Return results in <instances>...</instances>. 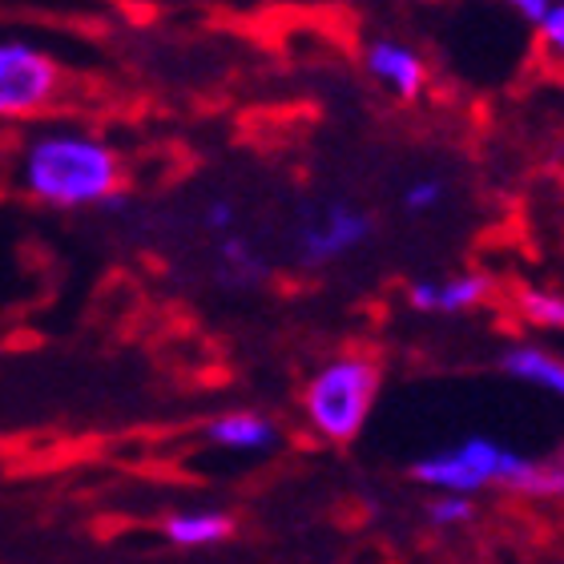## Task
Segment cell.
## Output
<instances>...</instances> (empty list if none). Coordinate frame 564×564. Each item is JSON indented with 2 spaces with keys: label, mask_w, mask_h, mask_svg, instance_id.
Listing matches in <instances>:
<instances>
[{
  "label": "cell",
  "mask_w": 564,
  "mask_h": 564,
  "mask_svg": "<svg viewBox=\"0 0 564 564\" xmlns=\"http://www.w3.org/2000/svg\"><path fill=\"white\" fill-rule=\"evenodd\" d=\"M444 182H440V177H415L412 186L403 189V206H408V210L412 214H432L435 206H440V202H444Z\"/></svg>",
  "instance_id": "2e32d148"
},
{
  "label": "cell",
  "mask_w": 564,
  "mask_h": 564,
  "mask_svg": "<svg viewBox=\"0 0 564 564\" xmlns=\"http://www.w3.org/2000/svg\"><path fill=\"white\" fill-rule=\"evenodd\" d=\"M492 294V279L488 274H447V279H420L408 291V303L423 315H464L476 311Z\"/></svg>",
  "instance_id": "52a82bcc"
},
{
  "label": "cell",
  "mask_w": 564,
  "mask_h": 564,
  "mask_svg": "<svg viewBox=\"0 0 564 564\" xmlns=\"http://www.w3.org/2000/svg\"><path fill=\"white\" fill-rule=\"evenodd\" d=\"M383 367L364 351H343L318 367L303 388V415L327 444H351L376 408Z\"/></svg>",
  "instance_id": "7a4b0ae2"
},
{
  "label": "cell",
  "mask_w": 564,
  "mask_h": 564,
  "mask_svg": "<svg viewBox=\"0 0 564 564\" xmlns=\"http://www.w3.org/2000/svg\"><path fill=\"white\" fill-rule=\"evenodd\" d=\"M520 496H564V447L529 459V471L520 480Z\"/></svg>",
  "instance_id": "8fae6325"
},
{
  "label": "cell",
  "mask_w": 564,
  "mask_h": 564,
  "mask_svg": "<svg viewBox=\"0 0 564 564\" xmlns=\"http://www.w3.org/2000/svg\"><path fill=\"white\" fill-rule=\"evenodd\" d=\"M536 36H541L544 57L564 69V0H553V9H549V17L541 21Z\"/></svg>",
  "instance_id": "9a60e30c"
},
{
  "label": "cell",
  "mask_w": 564,
  "mask_h": 564,
  "mask_svg": "<svg viewBox=\"0 0 564 564\" xmlns=\"http://www.w3.org/2000/svg\"><path fill=\"white\" fill-rule=\"evenodd\" d=\"M218 259H223L226 279H235V282H250L254 274H262V262H259V254H254V247H250L247 238H238V235L223 238Z\"/></svg>",
  "instance_id": "4fadbf2b"
},
{
  "label": "cell",
  "mask_w": 564,
  "mask_h": 564,
  "mask_svg": "<svg viewBox=\"0 0 564 564\" xmlns=\"http://www.w3.org/2000/svg\"><path fill=\"white\" fill-rule=\"evenodd\" d=\"M532 456H520L512 447L471 435L452 447H440L432 456L415 459V484L432 488L435 496H476L484 488H508L520 492V480L529 471Z\"/></svg>",
  "instance_id": "3957f363"
},
{
  "label": "cell",
  "mask_w": 564,
  "mask_h": 564,
  "mask_svg": "<svg viewBox=\"0 0 564 564\" xmlns=\"http://www.w3.org/2000/svg\"><path fill=\"white\" fill-rule=\"evenodd\" d=\"M520 311H524V318H529L532 327L564 330V294L529 286V291H520Z\"/></svg>",
  "instance_id": "7c38bea8"
},
{
  "label": "cell",
  "mask_w": 564,
  "mask_h": 564,
  "mask_svg": "<svg viewBox=\"0 0 564 564\" xmlns=\"http://www.w3.org/2000/svg\"><path fill=\"white\" fill-rule=\"evenodd\" d=\"M206 440L223 452H242V456H259L279 444V427L259 412H226L206 423Z\"/></svg>",
  "instance_id": "ba28073f"
},
{
  "label": "cell",
  "mask_w": 564,
  "mask_h": 564,
  "mask_svg": "<svg viewBox=\"0 0 564 564\" xmlns=\"http://www.w3.org/2000/svg\"><path fill=\"white\" fill-rule=\"evenodd\" d=\"M505 4L517 12L524 24H532V29H541V21L549 17V9H553V0H505Z\"/></svg>",
  "instance_id": "e0dca14e"
},
{
  "label": "cell",
  "mask_w": 564,
  "mask_h": 564,
  "mask_svg": "<svg viewBox=\"0 0 564 564\" xmlns=\"http://www.w3.org/2000/svg\"><path fill=\"white\" fill-rule=\"evenodd\" d=\"M500 367H505V376L520 379V383H529V388H541L556 400H564V359L553 351H544L536 343H517V347H508L500 355Z\"/></svg>",
  "instance_id": "9c48e42d"
},
{
  "label": "cell",
  "mask_w": 564,
  "mask_h": 564,
  "mask_svg": "<svg viewBox=\"0 0 564 564\" xmlns=\"http://www.w3.org/2000/svg\"><path fill=\"white\" fill-rule=\"evenodd\" d=\"M364 69L371 73V82L391 89L400 101H415L427 85V61L420 57V48L395 41V36H376L364 48Z\"/></svg>",
  "instance_id": "8992f818"
},
{
  "label": "cell",
  "mask_w": 564,
  "mask_h": 564,
  "mask_svg": "<svg viewBox=\"0 0 564 564\" xmlns=\"http://www.w3.org/2000/svg\"><path fill=\"white\" fill-rule=\"evenodd\" d=\"M162 532L165 541L177 544V549H210V544H223L235 532V520L226 512H214V508H186V512L165 517Z\"/></svg>",
  "instance_id": "30bf717a"
},
{
  "label": "cell",
  "mask_w": 564,
  "mask_h": 564,
  "mask_svg": "<svg viewBox=\"0 0 564 564\" xmlns=\"http://www.w3.org/2000/svg\"><path fill=\"white\" fill-rule=\"evenodd\" d=\"M367 238H371V218L347 202H330L299 226V259L306 267H327V262L347 259Z\"/></svg>",
  "instance_id": "5b68a950"
},
{
  "label": "cell",
  "mask_w": 564,
  "mask_h": 564,
  "mask_svg": "<svg viewBox=\"0 0 564 564\" xmlns=\"http://www.w3.org/2000/svg\"><path fill=\"white\" fill-rule=\"evenodd\" d=\"M206 226L226 235V230L235 226V206H230V202H210V206H206Z\"/></svg>",
  "instance_id": "ac0fdd59"
},
{
  "label": "cell",
  "mask_w": 564,
  "mask_h": 564,
  "mask_svg": "<svg viewBox=\"0 0 564 564\" xmlns=\"http://www.w3.org/2000/svg\"><path fill=\"white\" fill-rule=\"evenodd\" d=\"M17 186L53 210L118 206L126 165L113 141L85 126H41L17 153Z\"/></svg>",
  "instance_id": "6da1fadb"
},
{
  "label": "cell",
  "mask_w": 564,
  "mask_h": 564,
  "mask_svg": "<svg viewBox=\"0 0 564 564\" xmlns=\"http://www.w3.org/2000/svg\"><path fill=\"white\" fill-rule=\"evenodd\" d=\"M61 82V61L41 41L0 33V121L36 118L57 101Z\"/></svg>",
  "instance_id": "277c9868"
},
{
  "label": "cell",
  "mask_w": 564,
  "mask_h": 564,
  "mask_svg": "<svg viewBox=\"0 0 564 564\" xmlns=\"http://www.w3.org/2000/svg\"><path fill=\"white\" fill-rule=\"evenodd\" d=\"M471 517H476L471 496H432V505H427V520L435 529H464Z\"/></svg>",
  "instance_id": "5bb4252c"
}]
</instances>
